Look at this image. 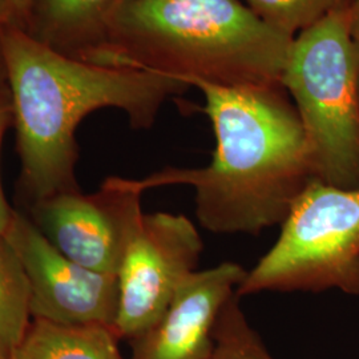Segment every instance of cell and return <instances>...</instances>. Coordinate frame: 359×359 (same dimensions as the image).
I'll return each mask as SVG.
<instances>
[{
  "mask_svg": "<svg viewBox=\"0 0 359 359\" xmlns=\"http://www.w3.org/2000/svg\"><path fill=\"white\" fill-rule=\"evenodd\" d=\"M293 39L240 0H120L87 62L222 87L283 86Z\"/></svg>",
  "mask_w": 359,
  "mask_h": 359,
  "instance_id": "cell-3",
  "label": "cell"
},
{
  "mask_svg": "<svg viewBox=\"0 0 359 359\" xmlns=\"http://www.w3.org/2000/svg\"><path fill=\"white\" fill-rule=\"evenodd\" d=\"M120 0H32L27 32L55 51L87 62Z\"/></svg>",
  "mask_w": 359,
  "mask_h": 359,
  "instance_id": "cell-10",
  "label": "cell"
},
{
  "mask_svg": "<svg viewBox=\"0 0 359 359\" xmlns=\"http://www.w3.org/2000/svg\"><path fill=\"white\" fill-rule=\"evenodd\" d=\"M0 53L13 97L22 185L34 203L79 191V123L100 108H118L132 127L149 128L161 105L189 86L175 77L96 65L55 51L11 23Z\"/></svg>",
  "mask_w": 359,
  "mask_h": 359,
  "instance_id": "cell-2",
  "label": "cell"
},
{
  "mask_svg": "<svg viewBox=\"0 0 359 359\" xmlns=\"http://www.w3.org/2000/svg\"><path fill=\"white\" fill-rule=\"evenodd\" d=\"M8 23H11V18H10V15L7 13V10H6V7L1 4V1H0V29H1V27L6 26V25H8ZM13 25V23H11Z\"/></svg>",
  "mask_w": 359,
  "mask_h": 359,
  "instance_id": "cell-18",
  "label": "cell"
},
{
  "mask_svg": "<svg viewBox=\"0 0 359 359\" xmlns=\"http://www.w3.org/2000/svg\"><path fill=\"white\" fill-rule=\"evenodd\" d=\"M246 273L236 262L191 273L180 283L161 318L132 339V359H210L218 317Z\"/></svg>",
  "mask_w": 359,
  "mask_h": 359,
  "instance_id": "cell-9",
  "label": "cell"
},
{
  "mask_svg": "<svg viewBox=\"0 0 359 359\" xmlns=\"http://www.w3.org/2000/svg\"><path fill=\"white\" fill-rule=\"evenodd\" d=\"M29 323L26 273L13 246L0 236V359H13Z\"/></svg>",
  "mask_w": 359,
  "mask_h": 359,
  "instance_id": "cell-12",
  "label": "cell"
},
{
  "mask_svg": "<svg viewBox=\"0 0 359 359\" xmlns=\"http://www.w3.org/2000/svg\"><path fill=\"white\" fill-rule=\"evenodd\" d=\"M329 289L359 295V188L344 189L314 179L236 294Z\"/></svg>",
  "mask_w": 359,
  "mask_h": 359,
  "instance_id": "cell-5",
  "label": "cell"
},
{
  "mask_svg": "<svg viewBox=\"0 0 359 359\" xmlns=\"http://www.w3.org/2000/svg\"><path fill=\"white\" fill-rule=\"evenodd\" d=\"M210 359H274L246 320L237 294L231 297L218 317Z\"/></svg>",
  "mask_w": 359,
  "mask_h": 359,
  "instance_id": "cell-14",
  "label": "cell"
},
{
  "mask_svg": "<svg viewBox=\"0 0 359 359\" xmlns=\"http://www.w3.org/2000/svg\"><path fill=\"white\" fill-rule=\"evenodd\" d=\"M203 250L200 233L184 215L142 213L117 271L118 338L135 339L161 318L180 283L196 271Z\"/></svg>",
  "mask_w": 359,
  "mask_h": 359,
  "instance_id": "cell-6",
  "label": "cell"
},
{
  "mask_svg": "<svg viewBox=\"0 0 359 359\" xmlns=\"http://www.w3.org/2000/svg\"><path fill=\"white\" fill-rule=\"evenodd\" d=\"M11 18L13 26L26 31L31 13L32 0H0Z\"/></svg>",
  "mask_w": 359,
  "mask_h": 359,
  "instance_id": "cell-16",
  "label": "cell"
},
{
  "mask_svg": "<svg viewBox=\"0 0 359 359\" xmlns=\"http://www.w3.org/2000/svg\"><path fill=\"white\" fill-rule=\"evenodd\" d=\"M348 13H350L351 36H353V40H354L357 52H358L359 59V0H350Z\"/></svg>",
  "mask_w": 359,
  "mask_h": 359,
  "instance_id": "cell-17",
  "label": "cell"
},
{
  "mask_svg": "<svg viewBox=\"0 0 359 359\" xmlns=\"http://www.w3.org/2000/svg\"><path fill=\"white\" fill-rule=\"evenodd\" d=\"M201 90L216 136L212 161L203 168H168L128 180L144 192L188 185L196 192V216L213 233H259L283 225L314 180L308 140L294 104L283 86L222 87L188 81Z\"/></svg>",
  "mask_w": 359,
  "mask_h": 359,
  "instance_id": "cell-1",
  "label": "cell"
},
{
  "mask_svg": "<svg viewBox=\"0 0 359 359\" xmlns=\"http://www.w3.org/2000/svg\"><path fill=\"white\" fill-rule=\"evenodd\" d=\"M142 192L112 177L93 194L57 193L34 203L35 224L62 255L86 269L117 276Z\"/></svg>",
  "mask_w": 359,
  "mask_h": 359,
  "instance_id": "cell-8",
  "label": "cell"
},
{
  "mask_svg": "<svg viewBox=\"0 0 359 359\" xmlns=\"http://www.w3.org/2000/svg\"><path fill=\"white\" fill-rule=\"evenodd\" d=\"M4 71V65H3V60H1V53H0V74Z\"/></svg>",
  "mask_w": 359,
  "mask_h": 359,
  "instance_id": "cell-19",
  "label": "cell"
},
{
  "mask_svg": "<svg viewBox=\"0 0 359 359\" xmlns=\"http://www.w3.org/2000/svg\"><path fill=\"white\" fill-rule=\"evenodd\" d=\"M11 120H13V97H11V90L6 76V71H3L0 74V144H1L6 128L8 127ZM13 213V209L10 208L4 197L1 180H0V236H3L7 231Z\"/></svg>",
  "mask_w": 359,
  "mask_h": 359,
  "instance_id": "cell-15",
  "label": "cell"
},
{
  "mask_svg": "<svg viewBox=\"0 0 359 359\" xmlns=\"http://www.w3.org/2000/svg\"><path fill=\"white\" fill-rule=\"evenodd\" d=\"M348 4L293 39L281 84L304 126L314 179L357 189L359 59Z\"/></svg>",
  "mask_w": 359,
  "mask_h": 359,
  "instance_id": "cell-4",
  "label": "cell"
},
{
  "mask_svg": "<svg viewBox=\"0 0 359 359\" xmlns=\"http://www.w3.org/2000/svg\"><path fill=\"white\" fill-rule=\"evenodd\" d=\"M348 3L350 0H244L261 20L292 38Z\"/></svg>",
  "mask_w": 359,
  "mask_h": 359,
  "instance_id": "cell-13",
  "label": "cell"
},
{
  "mask_svg": "<svg viewBox=\"0 0 359 359\" xmlns=\"http://www.w3.org/2000/svg\"><path fill=\"white\" fill-rule=\"evenodd\" d=\"M112 326L32 320L13 359H123Z\"/></svg>",
  "mask_w": 359,
  "mask_h": 359,
  "instance_id": "cell-11",
  "label": "cell"
},
{
  "mask_svg": "<svg viewBox=\"0 0 359 359\" xmlns=\"http://www.w3.org/2000/svg\"><path fill=\"white\" fill-rule=\"evenodd\" d=\"M3 236L26 273L32 320L114 327L118 310L117 276L86 269L62 255L35 221L20 212L13 210Z\"/></svg>",
  "mask_w": 359,
  "mask_h": 359,
  "instance_id": "cell-7",
  "label": "cell"
}]
</instances>
